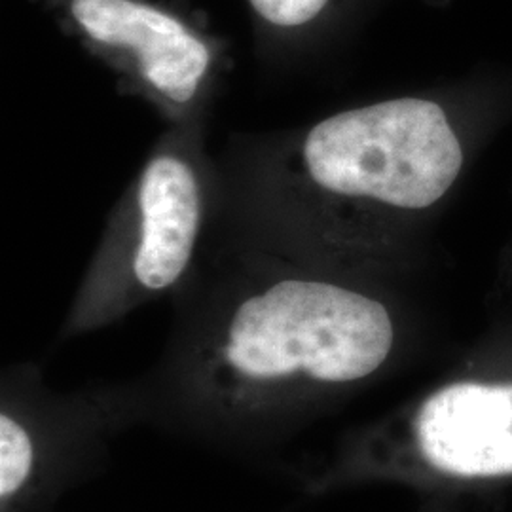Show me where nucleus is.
Returning a JSON list of instances; mask_svg holds the SVG:
<instances>
[{
  "mask_svg": "<svg viewBox=\"0 0 512 512\" xmlns=\"http://www.w3.org/2000/svg\"><path fill=\"white\" fill-rule=\"evenodd\" d=\"M251 4L270 23L294 27L315 18L327 0H251Z\"/></svg>",
  "mask_w": 512,
  "mask_h": 512,
  "instance_id": "nucleus-7",
  "label": "nucleus"
},
{
  "mask_svg": "<svg viewBox=\"0 0 512 512\" xmlns=\"http://www.w3.org/2000/svg\"><path fill=\"white\" fill-rule=\"evenodd\" d=\"M139 211L141 239L129 285L162 293L183 277L200 230L202 198L190 165L173 156L154 158L141 179Z\"/></svg>",
  "mask_w": 512,
  "mask_h": 512,
  "instance_id": "nucleus-6",
  "label": "nucleus"
},
{
  "mask_svg": "<svg viewBox=\"0 0 512 512\" xmlns=\"http://www.w3.org/2000/svg\"><path fill=\"white\" fill-rule=\"evenodd\" d=\"M393 346L380 300L321 279H279L228 311L147 416L217 442L266 439L321 397L374 376Z\"/></svg>",
  "mask_w": 512,
  "mask_h": 512,
  "instance_id": "nucleus-1",
  "label": "nucleus"
},
{
  "mask_svg": "<svg viewBox=\"0 0 512 512\" xmlns=\"http://www.w3.org/2000/svg\"><path fill=\"white\" fill-rule=\"evenodd\" d=\"M302 156L317 186L401 209L439 202L463 165L444 110L412 97L330 116L308 133Z\"/></svg>",
  "mask_w": 512,
  "mask_h": 512,
  "instance_id": "nucleus-2",
  "label": "nucleus"
},
{
  "mask_svg": "<svg viewBox=\"0 0 512 512\" xmlns=\"http://www.w3.org/2000/svg\"><path fill=\"white\" fill-rule=\"evenodd\" d=\"M404 440L427 471L467 480L512 475V382L442 385L410 412Z\"/></svg>",
  "mask_w": 512,
  "mask_h": 512,
  "instance_id": "nucleus-4",
  "label": "nucleus"
},
{
  "mask_svg": "<svg viewBox=\"0 0 512 512\" xmlns=\"http://www.w3.org/2000/svg\"><path fill=\"white\" fill-rule=\"evenodd\" d=\"M76 21L90 37L129 48L148 84L175 103H188L209 67V50L183 23L133 0H73Z\"/></svg>",
  "mask_w": 512,
  "mask_h": 512,
  "instance_id": "nucleus-5",
  "label": "nucleus"
},
{
  "mask_svg": "<svg viewBox=\"0 0 512 512\" xmlns=\"http://www.w3.org/2000/svg\"><path fill=\"white\" fill-rule=\"evenodd\" d=\"M0 406V512L52 503L95 467L107 439L137 420V401L59 399L4 391Z\"/></svg>",
  "mask_w": 512,
  "mask_h": 512,
  "instance_id": "nucleus-3",
  "label": "nucleus"
}]
</instances>
